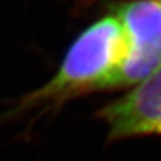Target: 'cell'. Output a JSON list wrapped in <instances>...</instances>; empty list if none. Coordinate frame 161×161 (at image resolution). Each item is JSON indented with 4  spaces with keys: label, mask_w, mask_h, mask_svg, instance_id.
<instances>
[{
    "label": "cell",
    "mask_w": 161,
    "mask_h": 161,
    "mask_svg": "<svg viewBox=\"0 0 161 161\" xmlns=\"http://www.w3.org/2000/svg\"><path fill=\"white\" fill-rule=\"evenodd\" d=\"M124 32L115 16H105L87 27L67 50L58 71L46 85L23 95L0 115V122L36 112V117L54 113L70 99L112 90L124 62Z\"/></svg>",
    "instance_id": "cell-1"
},
{
    "label": "cell",
    "mask_w": 161,
    "mask_h": 161,
    "mask_svg": "<svg viewBox=\"0 0 161 161\" xmlns=\"http://www.w3.org/2000/svg\"><path fill=\"white\" fill-rule=\"evenodd\" d=\"M125 53L113 89L134 86L161 66V0H133L117 11Z\"/></svg>",
    "instance_id": "cell-2"
},
{
    "label": "cell",
    "mask_w": 161,
    "mask_h": 161,
    "mask_svg": "<svg viewBox=\"0 0 161 161\" xmlns=\"http://www.w3.org/2000/svg\"><path fill=\"white\" fill-rule=\"evenodd\" d=\"M97 117L106 124L109 141L161 134V66L124 97L102 106Z\"/></svg>",
    "instance_id": "cell-3"
}]
</instances>
